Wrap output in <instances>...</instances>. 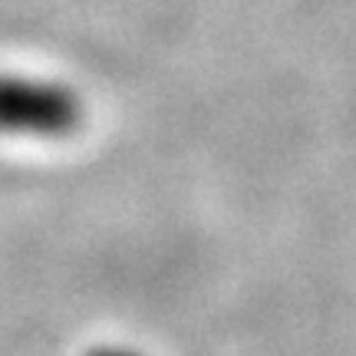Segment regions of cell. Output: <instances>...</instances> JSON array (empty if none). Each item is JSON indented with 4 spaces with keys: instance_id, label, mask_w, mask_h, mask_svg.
<instances>
[{
    "instance_id": "obj_1",
    "label": "cell",
    "mask_w": 356,
    "mask_h": 356,
    "mask_svg": "<svg viewBox=\"0 0 356 356\" xmlns=\"http://www.w3.org/2000/svg\"><path fill=\"white\" fill-rule=\"evenodd\" d=\"M79 122V102L60 86L30 79H0V132L66 136Z\"/></svg>"
},
{
    "instance_id": "obj_2",
    "label": "cell",
    "mask_w": 356,
    "mask_h": 356,
    "mask_svg": "<svg viewBox=\"0 0 356 356\" xmlns=\"http://www.w3.org/2000/svg\"><path fill=\"white\" fill-rule=\"evenodd\" d=\"M86 356H136L129 350H115V346H99V350H89Z\"/></svg>"
}]
</instances>
